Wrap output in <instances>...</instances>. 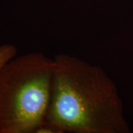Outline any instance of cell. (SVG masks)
I'll list each match as a JSON object with an SVG mask.
<instances>
[{
    "label": "cell",
    "instance_id": "cell-1",
    "mask_svg": "<svg viewBox=\"0 0 133 133\" xmlns=\"http://www.w3.org/2000/svg\"><path fill=\"white\" fill-rule=\"evenodd\" d=\"M47 122L61 133H129L122 101L107 72L66 53L55 56Z\"/></svg>",
    "mask_w": 133,
    "mask_h": 133
},
{
    "label": "cell",
    "instance_id": "cell-3",
    "mask_svg": "<svg viewBox=\"0 0 133 133\" xmlns=\"http://www.w3.org/2000/svg\"><path fill=\"white\" fill-rule=\"evenodd\" d=\"M17 48L12 44H3L0 45V68L6 62L17 55Z\"/></svg>",
    "mask_w": 133,
    "mask_h": 133
},
{
    "label": "cell",
    "instance_id": "cell-2",
    "mask_svg": "<svg viewBox=\"0 0 133 133\" xmlns=\"http://www.w3.org/2000/svg\"><path fill=\"white\" fill-rule=\"evenodd\" d=\"M54 58L15 56L0 68V133H36L47 122Z\"/></svg>",
    "mask_w": 133,
    "mask_h": 133
}]
</instances>
